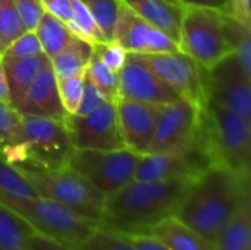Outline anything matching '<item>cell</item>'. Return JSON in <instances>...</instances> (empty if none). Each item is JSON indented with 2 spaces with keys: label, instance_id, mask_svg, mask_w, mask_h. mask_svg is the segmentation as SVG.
I'll return each instance as SVG.
<instances>
[{
  "label": "cell",
  "instance_id": "cb8c5ba5",
  "mask_svg": "<svg viewBox=\"0 0 251 250\" xmlns=\"http://www.w3.org/2000/svg\"><path fill=\"white\" fill-rule=\"evenodd\" d=\"M34 31L40 40L43 53L49 59H51L59 52H62L74 37V34L66 27V24H63L62 21H59L57 18H54L46 12L43 13L41 19Z\"/></svg>",
  "mask_w": 251,
  "mask_h": 250
},
{
  "label": "cell",
  "instance_id": "e0dca14e",
  "mask_svg": "<svg viewBox=\"0 0 251 250\" xmlns=\"http://www.w3.org/2000/svg\"><path fill=\"white\" fill-rule=\"evenodd\" d=\"M10 105L15 108L18 102L22 99L26 88L32 84V81L38 77V74L50 65V59L41 53L34 57L26 59H6L1 57Z\"/></svg>",
  "mask_w": 251,
  "mask_h": 250
},
{
  "label": "cell",
  "instance_id": "60d3db41",
  "mask_svg": "<svg viewBox=\"0 0 251 250\" xmlns=\"http://www.w3.org/2000/svg\"><path fill=\"white\" fill-rule=\"evenodd\" d=\"M0 100L6 102L10 105V97H9V88H7V81H6V75H4V69H3V63H1V57H0Z\"/></svg>",
  "mask_w": 251,
  "mask_h": 250
},
{
  "label": "cell",
  "instance_id": "ab89813d",
  "mask_svg": "<svg viewBox=\"0 0 251 250\" xmlns=\"http://www.w3.org/2000/svg\"><path fill=\"white\" fill-rule=\"evenodd\" d=\"M181 6L206 7L222 13H231V0H176Z\"/></svg>",
  "mask_w": 251,
  "mask_h": 250
},
{
  "label": "cell",
  "instance_id": "ac0fdd59",
  "mask_svg": "<svg viewBox=\"0 0 251 250\" xmlns=\"http://www.w3.org/2000/svg\"><path fill=\"white\" fill-rule=\"evenodd\" d=\"M134 13L166 32L178 43L182 7L168 0H121Z\"/></svg>",
  "mask_w": 251,
  "mask_h": 250
},
{
  "label": "cell",
  "instance_id": "d590c367",
  "mask_svg": "<svg viewBox=\"0 0 251 250\" xmlns=\"http://www.w3.org/2000/svg\"><path fill=\"white\" fill-rule=\"evenodd\" d=\"M12 1L21 16L25 28L34 31L44 13L41 0H12Z\"/></svg>",
  "mask_w": 251,
  "mask_h": 250
},
{
  "label": "cell",
  "instance_id": "6da1fadb",
  "mask_svg": "<svg viewBox=\"0 0 251 250\" xmlns=\"http://www.w3.org/2000/svg\"><path fill=\"white\" fill-rule=\"evenodd\" d=\"M247 196H250V181L226 167L210 165L191 180L174 215L215 245Z\"/></svg>",
  "mask_w": 251,
  "mask_h": 250
},
{
  "label": "cell",
  "instance_id": "7402d4cb",
  "mask_svg": "<svg viewBox=\"0 0 251 250\" xmlns=\"http://www.w3.org/2000/svg\"><path fill=\"white\" fill-rule=\"evenodd\" d=\"M34 231L19 214L0 202V250H31Z\"/></svg>",
  "mask_w": 251,
  "mask_h": 250
},
{
  "label": "cell",
  "instance_id": "836d02e7",
  "mask_svg": "<svg viewBox=\"0 0 251 250\" xmlns=\"http://www.w3.org/2000/svg\"><path fill=\"white\" fill-rule=\"evenodd\" d=\"M93 53L104 65H107L110 69H113L116 72L121 71V68L125 65L126 57H128V52L118 41H115V40L94 44L93 46Z\"/></svg>",
  "mask_w": 251,
  "mask_h": 250
},
{
  "label": "cell",
  "instance_id": "d6986e66",
  "mask_svg": "<svg viewBox=\"0 0 251 250\" xmlns=\"http://www.w3.org/2000/svg\"><path fill=\"white\" fill-rule=\"evenodd\" d=\"M149 234L159 239L171 250H215L212 243L193 231L175 215L157 221L149 230Z\"/></svg>",
  "mask_w": 251,
  "mask_h": 250
},
{
  "label": "cell",
  "instance_id": "f1b7e54d",
  "mask_svg": "<svg viewBox=\"0 0 251 250\" xmlns=\"http://www.w3.org/2000/svg\"><path fill=\"white\" fill-rule=\"evenodd\" d=\"M26 31L12 0H0V57L6 49Z\"/></svg>",
  "mask_w": 251,
  "mask_h": 250
},
{
  "label": "cell",
  "instance_id": "603a6c76",
  "mask_svg": "<svg viewBox=\"0 0 251 250\" xmlns=\"http://www.w3.org/2000/svg\"><path fill=\"white\" fill-rule=\"evenodd\" d=\"M222 29L229 50L235 53L243 69L251 77L250 27L244 25L231 13H222Z\"/></svg>",
  "mask_w": 251,
  "mask_h": 250
},
{
  "label": "cell",
  "instance_id": "8d00e7d4",
  "mask_svg": "<svg viewBox=\"0 0 251 250\" xmlns=\"http://www.w3.org/2000/svg\"><path fill=\"white\" fill-rule=\"evenodd\" d=\"M135 250H171L149 233H121Z\"/></svg>",
  "mask_w": 251,
  "mask_h": 250
},
{
  "label": "cell",
  "instance_id": "7a4b0ae2",
  "mask_svg": "<svg viewBox=\"0 0 251 250\" xmlns=\"http://www.w3.org/2000/svg\"><path fill=\"white\" fill-rule=\"evenodd\" d=\"M191 180L140 181L132 178L106 194L99 225L118 233H149L157 221L174 215Z\"/></svg>",
  "mask_w": 251,
  "mask_h": 250
},
{
  "label": "cell",
  "instance_id": "e575fe53",
  "mask_svg": "<svg viewBox=\"0 0 251 250\" xmlns=\"http://www.w3.org/2000/svg\"><path fill=\"white\" fill-rule=\"evenodd\" d=\"M106 102V97L101 94V91L94 85V83L90 80V77L85 72L84 77V87H82V96H81V102L78 105V109L75 112V115L78 116H84L88 115L90 112H93L94 109H97L100 105H103Z\"/></svg>",
  "mask_w": 251,
  "mask_h": 250
},
{
  "label": "cell",
  "instance_id": "ffe728a7",
  "mask_svg": "<svg viewBox=\"0 0 251 250\" xmlns=\"http://www.w3.org/2000/svg\"><path fill=\"white\" fill-rule=\"evenodd\" d=\"M251 246V215L250 196H247L237 211L232 214L228 224L224 227L215 250H250Z\"/></svg>",
  "mask_w": 251,
  "mask_h": 250
},
{
  "label": "cell",
  "instance_id": "74e56055",
  "mask_svg": "<svg viewBox=\"0 0 251 250\" xmlns=\"http://www.w3.org/2000/svg\"><path fill=\"white\" fill-rule=\"evenodd\" d=\"M41 4L46 13L57 18L66 25L71 22V0H41Z\"/></svg>",
  "mask_w": 251,
  "mask_h": 250
},
{
  "label": "cell",
  "instance_id": "3957f363",
  "mask_svg": "<svg viewBox=\"0 0 251 250\" xmlns=\"http://www.w3.org/2000/svg\"><path fill=\"white\" fill-rule=\"evenodd\" d=\"M72 150L63 119L22 116L19 139L4 146L0 155L15 167L57 169L66 167Z\"/></svg>",
  "mask_w": 251,
  "mask_h": 250
},
{
  "label": "cell",
  "instance_id": "1f68e13d",
  "mask_svg": "<svg viewBox=\"0 0 251 250\" xmlns=\"http://www.w3.org/2000/svg\"><path fill=\"white\" fill-rule=\"evenodd\" d=\"M21 124L22 116L16 112V109L0 100V150L19 139Z\"/></svg>",
  "mask_w": 251,
  "mask_h": 250
},
{
  "label": "cell",
  "instance_id": "52a82bcc",
  "mask_svg": "<svg viewBox=\"0 0 251 250\" xmlns=\"http://www.w3.org/2000/svg\"><path fill=\"white\" fill-rule=\"evenodd\" d=\"M178 47L203 68L231 53L222 29V12L182 6Z\"/></svg>",
  "mask_w": 251,
  "mask_h": 250
},
{
  "label": "cell",
  "instance_id": "44dd1931",
  "mask_svg": "<svg viewBox=\"0 0 251 250\" xmlns=\"http://www.w3.org/2000/svg\"><path fill=\"white\" fill-rule=\"evenodd\" d=\"M91 55H93V44L74 35L69 44L50 59V65L56 78L65 80L87 72V66Z\"/></svg>",
  "mask_w": 251,
  "mask_h": 250
},
{
  "label": "cell",
  "instance_id": "d4e9b609",
  "mask_svg": "<svg viewBox=\"0 0 251 250\" xmlns=\"http://www.w3.org/2000/svg\"><path fill=\"white\" fill-rule=\"evenodd\" d=\"M40 196L19 169L0 155V199Z\"/></svg>",
  "mask_w": 251,
  "mask_h": 250
},
{
  "label": "cell",
  "instance_id": "83f0119b",
  "mask_svg": "<svg viewBox=\"0 0 251 250\" xmlns=\"http://www.w3.org/2000/svg\"><path fill=\"white\" fill-rule=\"evenodd\" d=\"M81 1L87 6V9L93 15L104 40L110 41L115 34L122 1L121 0H81Z\"/></svg>",
  "mask_w": 251,
  "mask_h": 250
},
{
  "label": "cell",
  "instance_id": "4fadbf2b",
  "mask_svg": "<svg viewBox=\"0 0 251 250\" xmlns=\"http://www.w3.org/2000/svg\"><path fill=\"white\" fill-rule=\"evenodd\" d=\"M112 40L118 41L128 53L135 55L171 53L179 50L175 40L134 13L124 3L119 9V16Z\"/></svg>",
  "mask_w": 251,
  "mask_h": 250
},
{
  "label": "cell",
  "instance_id": "277c9868",
  "mask_svg": "<svg viewBox=\"0 0 251 250\" xmlns=\"http://www.w3.org/2000/svg\"><path fill=\"white\" fill-rule=\"evenodd\" d=\"M201 133L210 161L250 181V122L221 105L207 102L201 109Z\"/></svg>",
  "mask_w": 251,
  "mask_h": 250
},
{
  "label": "cell",
  "instance_id": "4316f807",
  "mask_svg": "<svg viewBox=\"0 0 251 250\" xmlns=\"http://www.w3.org/2000/svg\"><path fill=\"white\" fill-rule=\"evenodd\" d=\"M87 75L101 91L106 100L116 102L119 99V74L104 65L94 53L88 60Z\"/></svg>",
  "mask_w": 251,
  "mask_h": 250
},
{
  "label": "cell",
  "instance_id": "9c48e42d",
  "mask_svg": "<svg viewBox=\"0 0 251 250\" xmlns=\"http://www.w3.org/2000/svg\"><path fill=\"white\" fill-rule=\"evenodd\" d=\"M206 103H216L251 121V77L235 53H228L209 68H203Z\"/></svg>",
  "mask_w": 251,
  "mask_h": 250
},
{
  "label": "cell",
  "instance_id": "484cf974",
  "mask_svg": "<svg viewBox=\"0 0 251 250\" xmlns=\"http://www.w3.org/2000/svg\"><path fill=\"white\" fill-rule=\"evenodd\" d=\"M71 22L66 27L74 35L88 41L93 46L106 41L93 15L81 0H71Z\"/></svg>",
  "mask_w": 251,
  "mask_h": 250
},
{
  "label": "cell",
  "instance_id": "8992f818",
  "mask_svg": "<svg viewBox=\"0 0 251 250\" xmlns=\"http://www.w3.org/2000/svg\"><path fill=\"white\" fill-rule=\"evenodd\" d=\"M0 202L19 214L37 233L74 248L82 245L99 227V222L43 196L0 199Z\"/></svg>",
  "mask_w": 251,
  "mask_h": 250
},
{
  "label": "cell",
  "instance_id": "f35d334b",
  "mask_svg": "<svg viewBox=\"0 0 251 250\" xmlns=\"http://www.w3.org/2000/svg\"><path fill=\"white\" fill-rule=\"evenodd\" d=\"M29 249L31 250H78L74 246L65 245L62 242H57L54 239H50L41 233L34 231L29 240Z\"/></svg>",
  "mask_w": 251,
  "mask_h": 250
},
{
  "label": "cell",
  "instance_id": "5bb4252c",
  "mask_svg": "<svg viewBox=\"0 0 251 250\" xmlns=\"http://www.w3.org/2000/svg\"><path fill=\"white\" fill-rule=\"evenodd\" d=\"M119 74V99L143 103L168 105L181 96L154 75L134 53H128L125 65Z\"/></svg>",
  "mask_w": 251,
  "mask_h": 250
},
{
  "label": "cell",
  "instance_id": "7c38bea8",
  "mask_svg": "<svg viewBox=\"0 0 251 250\" xmlns=\"http://www.w3.org/2000/svg\"><path fill=\"white\" fill-rule=\"evenodd\" d=\"M201 109V106L184 97L165 105L146 153L184 152L196 136Z\"/></svg>",
  "mask_w": 251,
  "mask_h": 250
},
{
  "label": "cell",
  "instance_id": "d6a6232c",
  "mask_svg": "<svg viewBox=\"0 0 251 250\" xmlns=\"http://www.w3.org/2000/svg\"><path fill=\"white\" fill-rule=\"evenodd\" d=\"M43 49L40 44V40L32 29H26L24 34H21L3 53L1 57L6 59H26L34 57L37 55H41Z\"/></svg>",
  "mask_w": 251,
  "mask_h": 250
},
{
  "label": "cell",
  "instance_id": "2e32d148",
  "mask_svg": "<svg viewBox=\"0 0 251 250\" xmlns=\"http://www.w3.org/2000/svg\"><path fill=\"white\" fill-rule=\"evenodd\" d=\"M15 109L21 116H43L59 121L65 118L66 113L60 103L57 78L51 69V65L38 74Z\"/></svg>",
  "mask_w": 251,
  "mask_h": 250
},
{
  "label": "cell",
  "instance_id": "9a60e30c",
  "mask_svg": "<svg viewBox=\"0 0 251 250\" xmlns=\"http://www.w3.org/2000/svg\"><path fill=\"white\" fill-rule=\"evenodd\" d=\"M115 105L125 147L140 155L146 153L163 106L128 99H118Z\"/></svg>",
  "mask_w": 251,
  "mask_h": 250
},
{
  "label": "cell",
  "instance_id": "4dcf8cb0",
  "mask_svg": "<svg viewBox=\"0 0 251 250\" xmlns=\"http://www.w3.org/2000/svg\"><path fill=\"white\" fill-rule=\"evenodd\" d=\"M84 74L65 78V80H57V90H59V97L62 108L66 115H75L78 105L81 102L82 96V87H84Z\"/></svg>",
  "mask_w": 251,
  "mask_h": 250
},
{
  "label": "cell",
  "instance_id": "8fae6325",
  "mask_svg": "<svg viewBox=\"0 0 251 250\" xmlns=\"http://www.w3.org/2000/svg\"><path fill=\"white\" fill-rule=\"evenodd\" d=\"M137 57L181 97L188 99L201 108L206 105L203 66L194 59L181 50L171 53L137 55Z\"/></svg>",
  "mask_w": 251,
  "mask_h": 250
},
{
  "label": "cell",
  "instance_id": "30bf717a",
  "mask_svg": "<svg viewBox=\"0 0 251 250\" xmlns=\"http://www.w3.org/2000/svg\"><path fill=\"white\" fill-rule=\"evenodd\" d=\"M74 149L116 150L125 147L115 102L106 100L88 115H65Z\"/></svg>",
  "mask_w": 251,
  "mask_h": 250
},
{
  "label": "cell",
  "instance_id": "ba28073f",
  "mask_svg": "<svg viewBox=\"0 0 251 250\" xmlns=\"http://www.w3.org/2000/svg\"><path fill=\"white\" fill-rule=\"evenodd\" d=\"M140 156L128 147L116 150L74 149L66 167L87 178L104 194H110L134 178Z\"/></svg>",
  "mask_w": 251,
  "mask_h": 250
},
{
  "label": "cell",
  "instance_id": "b9f144b4",
  "mask_svg": "<svg viewBox=\"0 0 251 250\" xmlns=\"http://www.w3.org/2000/svg\"><path fill=\"white\" fill-rule=\"evenodd\" d=\"M168 1H171V3H174V4H176V6H179V7H182V6H181V4H179V3H178L176 0H168Z\"/></svg>",
  "mask_w": 251,
  "mask_h": 250
},
{
  "label": "cell",
  "instance_id": "5b68a950",
  "mask_svg": "<svg viewBox=\"0 0 251 250\" xmlns=\"http://www.w3.org/2000/svg\"><path fill=\"white\" fill-rule=\"evenodd\" d=\"M16 168L40 196L51 199L84 218L100 222L106 194L74 169L68 167L57 169Z\"/></svg>",
  "mask_w": 251,
  "mask_h": 250
},
{
  "label": "cell",
  "instance_id": "f546056e",
  "mask_svg": "<svg viewBox=\"0 0 251 250\" xmlns=\"http://www.w3.org/2000/svg\"><path fill=\"white\" fill-rule=\"evenodd\" d=\"M78 250H135L131 243L118 231L99 225L94 233L79 245Z\"/></svg>",
  "mask_w": 251,
  "mask_h": 250
}]
</instances>
